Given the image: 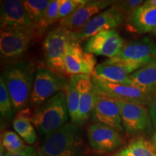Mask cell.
Here are the masks:
<instances>
[{
  "label": "cell",
  "mask_w": 156,
  "mask_h": 156,
  "mask_svg": "<svg viewBox=\"0 0 156 156\" xmlns=\"http://www.w3.org/2000/svg\"><path fill=\"white\" fill-rule=\"evenodd\" d=\"M34 66L29 62L8 64L2 76L10 95L15 111H22L30 101L36 75Z\"/></svg>",
  "instance_id": "1"
},
{
  "label": "cell",
  "mask_w": 156,
  "mask_h": 156,
  "mask_svg": "<svg viewBox=\"0 0 156 156\" xmlns=\"http://www.w3.org/2000/svg\"><path fill=\"white\" fill-rule=\"evenodd\" d=\"M69 116L66 93L62 90L37 107L30 120L41 134L47 136L65 125Z\"/></svg>",
  "instance_id": "2"
},
{
  "label": "cell",
  "mask_w": 156,
  "mask_h": 156,
  "mask_svg": "<svg viewBox=\"0 0 156 156\" xmlns=\"http://www.w3.org/2000/svg\"><path fill=\"white\" fill-rule=\"evenodd\" d=\"M91 77L97 94L112 98L117 101L148 106L156 94V89L145 88L133 85L109 83L93 75Z\"/></svg>",
  "instance_id": "3"
},
{
  "label": "cell",
  "mask_w": 156,
  "mask_h": 156,
  "mask_svg": "<svg viewBox=\"0 0 156 156\" xmlns=\"http://www.w3.org/2000/svg\"><path fill=\"white\" fill-rule=\"evenodd\" d=\"M80 132L77 124L67 123L46 136L41 150L48 156H77Z\"/></svg>",
  "instance_id": "4"
},
{
  "label": "cell",
  "mask_w": 156,
  "mask_h": 156,
  "mask_svg": "<svg viewBox=\"0 0 156 156\" xmlns=\"http://www.w3.org/2000/svg\"><path fill=\"white\" fill-rule=\"evenodd\" d=\"M70 41V32L60 26L52 29L46 35L43 47L46 62L52 71L61 75H67L64 56L67 45Z\"/></svg>",
  "instance_id": "5"
},
{
  "label": "cell",
  "mask_w": 156,
  "mask_h": 156,
  "mask_svg": "<svg viewBox=\"0 0 156 156\" xmlns=\"http://www.w3.org/2000/svg\"><path fill=\"white\" fill-rule=\"evenodd\" d=\"M67 81L63 75L47 68H39L35 75L31 103L38 106L58 93L65 90Z\"/></svg>",
  "instance_id": "6"
},
{
  "label": "cell",
  "mask_w": 156,
  "mask_h": 156,
  "mask_svg": "<svg viewBox=\"0 0 156 156\" xmlns=\"http://www.w3.org/2000/svg\"><path fill=\"white\" fill-rule=\"evenodd\" d=\"M116 58L126 62L136 70L150 64H156V43L143 38L124 45Z\"/></svg>",
  "instance_id": "7"
},
{
  "label": "cell",
  "mask_w": 156,
  "mask_h": 156,
  "mask_svg": "<svg viewBox=\"0 0 156 156\" xmlns=\"http://www.w3.org/2000/svg\"><path fill=\"white\" fill-rule=\"evenodd\" d=\"M124 20V15L113 5L102 12L95 15L81 30L75 34L70 33L71 41L80 44L98 33L111 30L119 26Z\"/></svg>",
  "instance_id": "8"
},
{
  "label": "cell",
  "mask_w": 156,
  "mask_h": 156,
  "mask_svg": "<svg viewBox=\"0 0 156 156\" xmlns=\"http://www.w3.org/2000/svg\"><path fill=\"white\" fill-rule=\"evenodd\" d=\"M34 33L20 28L1 29L0 52L2 58L13 59L22 56L28 49Z\"/></svg>",
  "instance_id": "9"
},
{
  "label": "cell",
  "mask_w": 156,
  "mask_h": 156,
  "mask_svg": "<svg viewBox=\"0 0 156 156\" xmlns=\"http://www.w3.org/2000/svg\"><path fill=\"white\" fill-rule=\"evenodd\" d=\"M124 129L131 135H135L151 128L152 124L149 108L146 106L131 102L118 101Z\"/></svg>",
  "instance_id": "10"
},
{
  "label": "cell",
  "mask_w": 156,
  "mask_h": 156,
  "mask_svg": "<svg viewBox=\"0 0 156 156\" xmlns=\"http://www.w3.org/2000/svg\"><path fill=\"white\" fill-rule=\"evenodd\" d=\"M124 46L122 37L115 29L105 30L88 38L84 47L87 53L112 58L119 54Z\"/></svg>",
  "instance_id": "11"
},
{
  "label": "cell",
  "mask_w": 156,
  "mask_h": 156,
  "mask_svg": "<svg viewBox=\"0 0 156 156\" xmlns=\"http://www.w3.org/2000/svg\"><path fill=\"white\" fill-rule=\"evenodd\" d=\"M114 2V1L107 0L86 1L69 16L60 20V27L75 34L81 30L95 15H98L100 11L113 5Z\"/></svg>",
  "instance_id": "12"
},
{
  "label": "cell",
  "mask_w": 156,
  "mask_h": 156,
  "mask_svg": "<svg viewBox=\"0 0 156 156\" xmlns=\"http://www.w3.org/2000/svg\"><path fill=\"white\" fill-rule=\"evenodd\" d=\"M67 75H93L95 69L96 59L92 54L85 52L78 43L70 41L64 56Z\"/></svg>",
  "instance_id": "13"
},
{
  "label": "cell",
  "mask_w": 156,
  "mask_h": 156,
  "mask_svg": "<svg viewBox=\"0 0 156 156\" xmlns=\"http://www.w3.org/2000/svg\"><path fill=\"white\" fill-rule=\"evenodd\" d=\"M91 115L95 123L109 126L119 132H124L120 106L117 100L96 93Z\"/></svg>",
  "instance_id": "14"
},
{
  "label": "cell",
  "mask_w": 156,
  "mask_h": 156,
  "mask_svg": "<svg viewBox=\"0 0 156 156\" xmlns=\"http://www.w3.org/2000/svg\"><path fill=\"white\" fill-rule=\"evenodd\" d=\"M87 136L91 147L96 151L110 153L116 151L122 145L119 132L105 124L95 123L89 126Z\"/></svg>",
  "instance_id": "15"
},
{
  "label": "cell",
  "mask_w": 156,
  "mask_h": 156,
  "mask_svg": "<svg viewBox=\"0 0 156 156\" xmlns=\"http://www.w3.org/2000/svg\"><path fill=\"white\" fill-rule=\"evenodd\" d=\"M13 28L37 32L24 8L22 1L5 0L1 2V29Z\"/></svg>",
  "instance_id": "16"
},
{
  "label": "cell",
  "mask_w": 156,
  "mask_h": 156,
  "mask_svg": "<svg viewBox=\"0 0 156 156\" xmlns=\"http://www.w3.org/2000/svg\"><path fill=\"white\" fill-rule=\"evenodd\" d=\"M133 73L129 64L114 57L99 64L93 75L109 83L131 85L129 77Z\"/></svg>",
  "instance_id": "17"
},
{
  "label": "cell",
  "mask_w": 156,
  "mask_h": 156,
  "mask_svg": "<svg viewBox=\"0 0 156 156\" xmlns=\"http://www.w3.org/2000/svg\"><path fill=\"white\" fill-rule=\"evenodd\" d=\"M77 85L80 90V106L76 124H83L92 114L95 101L94 86L92 77L89 75H75Z\"/></svg>",
  "instance_id": "18"
},
{
  "label": "cell",
  "mask_w": 156,
  "mask_h": 156,
  "mask_svg": "<svg viewBox=\"0 0 156 156\" xmlns=\"http://www.w3.org/2000/svg\"><path fill=\"white\" fill-rule=\"evenodd\" d=\"M130 21L140 34L153 32L156 29V8L144 3L135 11Z\"/></svg>",
  "instance_id": "19"
},
{
  "label": "cell",
  "mask_w": 156,
  "mask_h": 156,
  "mask_svg": "<svg viewBox=\"0 0 156 156\" xmlns=\"http://www.w3.org/2000/svg\"><path fill=\"white\" fill-rule=\"evenodd\" d=\"M30 114V111L27 108L20 111L13 121V128L27 144L32 145L36 140V132L31 122V117L29 116Z\"/></svg>",
  "instance_id": "20"
},
{
  "label": "cell",
  "mask_w": 156,
  "mask_h": 156,
  "mask_svg": "<svg viewBox=\"0 0 156 156\" xmlns=\"http://www.w3.org/2000/svg\"><path fill=\"white\" fill-rule=\"evenodd\" d=\"M115 156H156V147L144 138H136L117 152Z\"/></svg>",
  "instance_id": "21"
},
{
  "label": "cell",
  "mask_w": 156,
  "mask_h": 156,
  "mask_svg": "<svg viewBox=\"0 0 156 156\" xmlns=\"http://www.w3.org/2000/svg\"><path fill=\"white\" fill-rule=\"evenodd\" d=\"M130 84L145 88L156 89V64L136 70L129 77Z\"/></svg>",
  "instance_id": "22"
},
{
  "label": "cell",
  "mask_w": 156,
  "mask_h": 156,
  "mask_svg": "<svg viewBox=\"0 0 156 156\" xmlns=\"http://www.w3.org/2000/svg\"><path fill=\"white\" fill-rule=\"evenodd\" d=\"M66 97L69 111V117L72 122L76 124L80 106V90L77 85L75 75H72L67 81L65 88Z\"/></svg>",
  "instance_id": "23"
},
{
  "label": "cell",
  "mask_w": 156,
  "mask_h": 156,
  "mask_svg": "<svg viewBox=\"0 0 156 156\" xmlns=\"http://www.w3.org/2000/svg\"><path fill=\"white\" fill-rule=\"evenodd\" d=\"M24 8L33 23L37 27L41 22L51 0H25L22 1Z\"/></svg>",
  "instance_id": "24"
},
{
  "label": "cell",
  "mask_w": 156,
  "mask_h": 156,
  "mask_svg": "<svg viewBox=\"0 0 156 156\" xmlns=\"http://www.w3.org/2000/svg\"><path fill=\"white\" fill-rule=\"evenodd\" d=\"M15 108L2 76L0 77V113L2 118L10 119L15 114Z\"/></svg>",
  "instance_id": "25"
},
{
  "label": "cell",
  "mask_w": 156,
  "mask_h": 156,
  "mask_svg": "<svg viewBox=\"0 0 156 156\" xmlns=\"http://www.w3.org/2000/svg\"><path fill=\"white\" fill-rule=\"evenodd\" d=\"M61 0H51L49 5L44 16V18L37 27V32L43 34L48 26L54 24L58 20V9Z\"/></svg>",
  "instance_id": "26"
},
{
  "label": "cell",
  "mask_w": 156,
  "mask_h": 156,
  "mask_svg": "<svg viewBox=\"0 0 156 156\" xmlns=\"http://www.w3.org/2000/svg\"><path fill=\"white\" fill-rule=\"evenodd\" d=\"M2 144L8 153H18L24 151L27 146L17 133L8 131L3 134Z\"/></svg>",
  "instance_id": "27"
},
{
  "label": "cell",
  "mask_w": 156,
  "mask_h": 156,
  "mask_svg": "<svg viewBox=\"0 0 156 156\" xmlns=\"http://www.w3.org/2000/svg\"><path fill=\"white\" fill-rule=\"evenodd\" d=\"M144 2L141 0H128V1H116L114 2V5L119 10L123 15L132 18V15L135 12L140 6L143 5Z\"/></svg>",
  "instance_id": "28"
},
{
  "label": "cell",
  "mask_w": 156,
  "mask_h": 156,
  "mask_svg": "<svg viewBox=\"0 0 156 156\" xmlns=\"http://www.w3.org/2000/svg\"><path fill=\"white\" fill-rule=\"evenodd\" d=\"M85 2L86 0H61L58 9V20L69 16Z\"/></svg>",
  "instance_id": "29"
},
{
  "label": "cell",
  "mask_w": 156,
  "mask_h": 156,
  "mask_svg": "<svg viewBox=\"0 0 156 156\" xmlns=\"http://www.w3.org/2000/svg\"><path fill=\"white\" fill-rule=\"evenodd\" d=\"M148 106H149V112L151 117L152 124H153L154 130L156 132V94L153 98Z\"/></svg>",
  "instance_id": "30"
},
{
  "label": "cell",
  "mask_w": 156,
  "mask_h": 156,
  "mask_svg": "<svg viewBox=\"0 0 156 156\" xmlns=\"http://www.w3.org/2000/svg\"><path fill=\"white\" fill-rule=\"evenodd\" d=\"M4 156H38V153L34 147L27 146L24 151L18 153H7Z\"/></svg>",
  "instance_id": "31"
},
{
  "label": "cell",
  "mask_w": 156,
  "mask_h": 156,
  "mask_svg": "<svg viewBox=\"0 0 156 156\" xmlns=\"http://www.w3.org/2000/svg\"><path fill=\"white\" fill-rule=\"evenodd\" d=\"M145 3L156 8V0H148V1L145 2Z\"/></svg>",
  "instance_id": "32"
},
{
  "label": "cell",
  "mask_w": 156,
  "mask_h": 156,
  "mask_svg": "<svg viewBox=\"0 0 156 156\" xmlns=\"http://www.w3.org/2000/svg\"><path fill=\"white\" fill-rule=\"evenodd\" d=\"M152 143H153L154 146L156 147V132L154 134L153 138H152Z\"/></svg>",
  "instance_id": "33"
},
{
  "label": "cell",
  "mask_w": 156,
  "mask_h": 156,
  "mask_svg": "<svg viewBox=\"0 0 156 156\" xmlns=\"http://www.w3.org/2000/svg\"><path fill=\"white\" fill-rule=\"evenodd\" d=\"M38 156H48V155H46V153H44V152L41 151V150L39 149L38 151Z\"/></svg>",
  "instance_id": "34"
},
{
  "label": "cell",
  "mask_w": 156,
  "mask_h": 156,
  "mask_svg": "<svg viewBox=\"0 0 156 156\" xmlns=\"http://www.w3.org/2000/svg\"><path fill=\"white\" fill-rule=\"evenodd\" d=\"M153 34H155V36H156V29H155V30H154V31H153Z\"/></svg>",
  "instance_id": "35"
}]
</instances>
